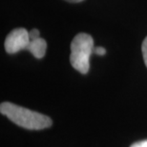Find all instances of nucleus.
<instances>
[{
    "label": "nucleus",
    "mask_w": 147,
    "mask_h": 147,
    "mask_svg": "<svg viewBox=\"0 0 147 147\" xmlns=\"http://www.w3.org/2000/svg\"><path fill=\"white\" fill-rule=\"evenodd\" d=\"M30 43L29 32L24 28H16L7 36L4 45L6 52L13 55L22 50H28Z\"/></svg>",
    "instance_id": "3"
},
{
    "label": "nucleus",
    "mask_w": 147,
    "mask_h": 147,
    "mask_svg": "<svg viewBox=\"0 0 147 147\" xmlns=\"http://www.w3.org/2000/svg\"><path fill=\"white\" fill-rule=\"evenodd\" d=\"M0 112L16 125L29 130H41L52 126V119L49 117L11 102H2Z\"/></svg>",
    "instance_id": "1"
},
{
    "label": "nucleus",
    "mask_w": 147,
    "mask_h": 147,
    "mask_svg": "<svg viewBox=\"0 0 147 147\" xmlns=\"http://www.w3.org/2000/svg\"><path fill=\"white\" fill-rule=\"evenodd\" d=\"M47 42L42 37H38L36 39L31 40L28 51L31 53L36 58H42L46 54Z\"/></svg>",
    "instance_id": "4"
},
{
    "label": "nucleus",
    "mask_w": 147,
    "mask_h": 147,
    "mask_svg": "<svg viewBox=\"0 0 147 147\" xmlns=\"http://www.w3.org/2000/svg\"><path fill=\"white\" fill-rule=\"evenodd\" d=\"M130 147H147V140H140V142H135Z\"/></svg>",
    "instance_id": "8"
},
{
    "label": "nucleus",
    "mask_w": 147,
    "mask_h": 147,
    "mask_svg": "<svg viewBox=\"0 0 147 147\" xmlns=\"http://www.w3.org/2000/svg\"><path fill=\"white\" fill-rule=\"evenodd\" d=\"M66 1H68V2H71V3H78V2H81V1H83V0H66Z\"/></svg>",
    "instance_id": "9"
},
{
    "label": "nucleus",
    "mask_w": 147,
    "mask_h": 147,
    "mask_svg": "<svg viewBox=\"0 0 147 147\" xmlns=\"http://www.w3.org/2000/svg\"><path fill=\"white\" fill-rule=\"evenodd\" d=\"M94 39L90 34L85 33L76 34L71 43L70 62L73 68L83 75L89 72V60L91 55L94 53Z\"/></svg>",
    "instance_id": "2"
},
{
    "label": "nucleus",
    "mask_w": 147,
    "mask_h": 147,
    "mask_svg": "<svg viewBox=\"0 0 147 147\" xmlns=\"http://www.w3.org/2000/svg\"><path fill=\"white\" fill-rule=\"evenodd\" d=\"M94 53L98 55H104L105 54H106V50H105V48H103V47L98 46V47H95V49H94Z\"/></svg>",
    "instance_id": "7"
},
{
    "label": "nucleus",
    "mask_w": 147,
    "mask_h": 147,
    "mask_svg": "<svg viewBox=\"0 0 147 147\" xmlns=\"http://www.w3.org/2000/svg\"><path fill=\"white\" fill-rule=\"evenodd\" d=\"M142 57H143V60H144V63L147 67V36L144 38L142 45Z\"/></svg>",
    "instance_id": "5"
},
{
    "label": "nucleus",
    "mask_w": 147,
    "mask_h": 147,
    "mask_svg": "<svg viewBox=\"0 0 147 147\" xmlns=\"http://www.w3.org/2000/svg\"><path fill=\"white\" fill-rule=\"evenodd\" d=\"M29 36H30V39L33 40V39H36V38L40 37V33L37 29H33L29 32Z\"/></svg>",
    "instance_id": "6"
}]
</instances>
